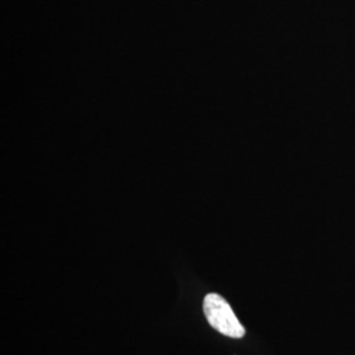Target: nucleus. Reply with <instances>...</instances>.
<instances>
[{
	"label": "nucleus",
	"mask_w": 355,
	"mask_h": 355,
	"mask_svg": "<svg viewBox=\"0 0 355 355\" xmlns=\"http://www.w3.org/2000/svg\"><path fill=\"white\" fill-rule=\"evenodd\" d=\"M204 313L214 329L230 338H242L245 328L234 315L228 302L217 293L205 296L203 303Z\"/></svg>",
	"instance_id": "1"
}]
</instances>
